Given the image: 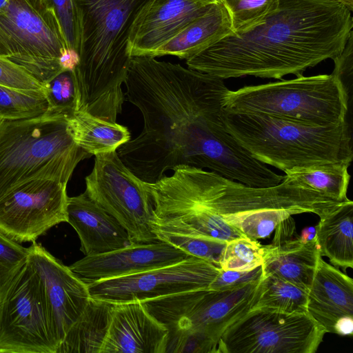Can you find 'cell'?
Wrapping results in <instances>:
<instances>
[{"instance_id": "cb8c5ba5", "label": "cell", "mask_w": 353, "mask_h": 353, "mask_svg": "<svg viewBox=\"0 0 353 353\" xmlns=\"http://www.w3.org/2000/svg\"><path fill=\"white\" fill-rule=\"evenodd\" d=\"M113 304L91 298L69 330L57 353H100Z\"/></svg>"}, {"instance_id": "5b68a950", "label": "cell", "mask_w": 353, "mask_h": 353, "mask_svg": "<svg viewBox=\"0 0 353 353\" xmlns=\"http://www.w3.org/2000/svg\"><path fill=\"white\" fill-rule=\"evenodd\" d=\"M229 132L255 159L285 171L328 163H351L352 127L346 120L310 125L270 115L225 111Z\"/></svg>"}, {"instance_id": "52a82bcc", "label": "cell", "mask_w": 353, "mask_h": 353, "mask_svg": "<svg viewBox=\"0 0 353 353\" xmlns=\"http://www.w3.org/2000/svg\"><path fill=\"white\" fill-rule=\"evenodd\" d=\"M261 280L230 290H194L141 303L168 330L165 353H216L225 330L254 306Z\"/></svg>"}, {"instance_id": "9a60e30c", "label": "cell", "mask_w": 353, "mask_h": 353, "mask_svg": "<svg viewBox=\"0 0 353 353\" xmlns=\"http://www.w3.org/2000/svg\"><path fill=\"white\" fill-rule=\"evenodd\" d=\"M28 250V258L43 288L58 351L91 299L88 285L41 244L34 241Z\"/></svg>"}, {"instance_id": "e0dca14e", "label": "cell", "mask_w": 353, "mask_h": 353, "mask_svg": "<svg viewBox=\"0 0 353 353\" xmlns=\"http://www.w3.org/2000/svg\"><path fill=\"white\" fill-rule=\"evenodd\" d=\"M202 0H149L130 31V56H148L211 6Z\"/></svg>"}, {"instance_id": "83f0119b", "label": "cell", "mask_w": 353, "mask_h": 353, "mask_svg": "<svg viewBox=\"0 0 353 353\" xmlns=\"http://www.w3.org/2000/svg\"><path fill=\"white\" fill-rule=\"evenodd\" d=\"M48 108L43 90H21L0 84V118L19 119L39 115Z\"/></svg>"}, {"instance_id": "7c38bea8", "label": "cell", "mask_w": 353, "mask_h": 353, "mask_svg": "<svg viewBox=\"0 0 353 353\" xmlns=\"http://www.w3.org/2000/svg\"><path fill=\"white\" fill-rule=\"evenodd\" d=\"M85 181V192L121 224L132 244L159 241L152 228L153 207L145 182L127 168L117 151L96 154Z\"/></svg>"}, {"instance_id": "8992f818", "label": "cell", "mask_w": 353, "mask_h": 353, "mask_svg": "<svg viewBox=\"0 0 353 353\" xmlns=\"http://www.w3.org/2000/svg\"><path fill=\"white\" fill-rule=\"evenodd\" d=\"M68 119L50 110L31 117L0 118V195L38 179L67 184L77 164L92 156L74 142Z\"/></svg>"}, {"instance_id": "7402d4cb", "label": "cell", "mask_w": 353, "mask_h": 353, "mask_svg": "<svg viewBox=\"0 0 353 353\" xmlns=\"http://www.w3.org/2000/svg\"><path fill=\"white\" fill-rule=\"evenodd\" d=\"M262 249L263 276H274L308 290L321 256L316 239L303 241L298 236Z\"/></svg>"}, {"instance_id": "ac0fdd59", "label": "cell", "mask_w": 353, "mask_h": 353, "mask_svg": "<svg viewBox=\"0 0 353 353\" xmlns=\"http://www.w3.org/2000/svg\"><path fill=\"white\" fill-rule=\"evenodd\" d=\"M168 330L140 301L114 303L100 353H165Z\"/></svg>"}, {"instance_id": "d590c367", "label": "cell", "mask_w": 353, "mask_h": 353, "mask_svg": "<svg viewBox=\"0 0 353 353\" xmlns=\"http://www.w3.org/2000/svg\"><path fill=\"white\" fill-rule=\"evenodd\" d=\"M263 277L262 266L252 270H223L210 284L208 288L214 290H225L241 287L252 282L261 281Z\"/></svg>"}, {"instance_id": "484cf974", "label": "cell", "mask_w": 353, "mask_h": 353, "mask_svg": "<svg viewBox=\"0 0 353 353\" xmlns=\"http://www.w3.org/2000/svg\"><path fill=\"white\" fill-rule=\"evenodd\" d=\"M350 163L338 162L294 168L283 171L284 179L292 184L320 192L327 197L344 201L350 175Z\"/></svg>"}, {"instance_id": "e575fe53", "label": "cell", "mask_w": 353, "mask_h": 353, "mask_svg": "<svg viewBox=\"0 0 353 353\" xmlns=\"http://www.w3.org/2000/svg\"><path fill=\"white\" fill-rule=\"evenodd\" d=\"M0 84L21 90H43L42 85L26 71L0 57Z\"/></svg>"}, {"instance_id": "8fae6325", "label": "cell", "mask_w": 353, "mask_h": 353, "mask_svg": "<svg viewBox=\"0 0 353 353\" xmlns=\"http://www.w3.org/2000/svg\"><path fill=\"white\" fill-rule=\"evenodd\" d=\"M325 333L307 312L254 308L225 330L216 353H314Z\"/></svg>"}, {"instance_id": "1f68e13d", "label": "cell", "mask_w": 353, "mask_h": 353, "mask_svg": "<svg viewBox=\"0 0 353 353\" xmlns=\"http://www.w3.org/2000/svg\"><path fill=\"white\" fill-rule=\"evenodd\" d=\"M159 241H165L186 254L208 261L219 267L226 242L163 232H156Z\"/></svg>"}, {"instance_id": "836d02e7", "label": "cell", "mask_w": 353, "mask_h": 353, "mask_svg": "<svg viewBox=\"0 0 353 353\" xmlns=\"http://www.w3.org/2000/svg\"><path fill=\"white\" fill-rule=\"evenodd\" d=\"M28 248L0 231V285L28 259Z\"/></svg>"}, {"instance_id": "4fadbf2b", "label": "cell", "mask_w": 353, "mask_h": 353, "mask_svg": "<svg viewBox=\"0 0 353 353\" xmlns=\"http://www.w3.org/2000/svg\"><path fill=\"white\" fill-rule=\"evenodd\" d=\"M220 271L213 263L192 256L172 265L87 285L92 299L112 303L141 302L208 288Z\"/></svg>"}, {"instance_id": "603a6c76", "label": "cell", "mask_w": 353, "mask_h": 353, "mask_svg": "<svg viewBox=\"0 0 353 353\" xmlns=\"http://www.w3.org/2000/svg\"><path fill=\"white\" fill-rule=\"evenodd\" d=\"M316 241L321 256L345 270L353 267V202L349 199L319 217Z\"/></svg>"}, {"instance_id": "4dcf8cb0", "label": "cell", "mask_w": 353, "mask_h": 353, "mask_svg": "<svg viewBox=\"0 0 353 353\" xmlns=\"http://www.w3.org/2000/svg\"><path fill=\"white\" fill-rule=\"evenodd\" d=\"M279 0H223L232 32L249 29L259 23L277 6Z\"/></svg>"}, {"instance_id": "3957f363", "label": "cell", "mask_w": 353, "mask_h": 353, "mask_svg": "<svg viewBox=\"0 0 353 353\" xmlns=\"http://www.w3.org/2000/svg\"><path fill=\"white\" fill-rule=\"evenodd\" d=\"M352 12L334 0H279L253 27L231 32L186 60L188 68L221 79L296 77L343 50Z\"/></svg>"}, {"instance_id": "4316f807", "label": "cell", "mask_w": 353, "mask_h": 353, "mask_svg": "<svg viewBox=\"0 0 353 353\" xmlns=\"http://www.w3.org/2000/svg\"><path fill=\"white\" fill-rule=\"evenodd\" d=\"M307 301V291L305 289L278 277L265 276L261 280L260 292L252 309L305 313Z\"/></svg>"}, {"instance_id": "7a4b0ae2", "label": "cell", "mask_w": 353, "mask_h": 353, "mask_svg": "<svg viewBox=\"0 0 353 353\" xmlns=\"http://www.w3.org/2000/svg\"><path fill=\"white\" fill-rule=\"evenodd\" d=\"M170 176L145 182L157 231L228 242L268 238L294 214L319 217L343 203L292 184L252 187L214 171L179 165Z\"/></svg>"}, {"instance_id": "d6986e66", "label": "cell", "mask_w": 353, "mask_h": 353, "mask_svg": "<svg viewBox=\"0 0 353 353\" xmlns=\"http://www.w3.org/2000/svg\"><path fill=\"white\" fill-rule=\"evenodd\" d=\"M67 216V223L77 232L80 250L85 256L108 252L132 244L121 224L85 192L68 196Z\"/></svg>"}, {"instance_id": "8d00e7d4", "label": "cell", "mask_w": 353, "mask_h": 353, "mask_svg": "<svg viewBox=\"0 0 353 353\" xmlns=\"http://www.w3.org/2000/svg\"><path fill=\"white\" fill-rule=\"evenodd\" d=\"M334 68L332 73L341 83L352 103L353 80V32L350 34L343 51L333 59Z\"/></svg>"}, {"instance_id": "6da1fadb", "label": "cell", "mask_w": 353, "mask_h": 353, "mask_svg": "<svg viewBox=\"0 0 353 353\" xmlns=\"http://www.w3.org/2000/svg\"><path fill=\"white\" fill-rule=\"evenodd\" d=\"M141 112L142 132L117 152L142 181L154 183L179 165L208 168L252 187H270L279 174L255 159L227 129L223 80L148 56L132 57L124 82Z\"/></svg>"}, {"instance_id": "d4e9b609", "label": "cell", "mask_w": 353, "mask_h": 353, "mask_svg": "<svg viewBox=\"0 0 353 353\" xmlns=\"http://www.w3.org/2000/svg\"><path fill=\"white\" fill-rule=\"evenodd\" d=\"M74 142L92 155L117 151L131 139L128 128L77 110L68 119Z\"/></svg>"}, {"instance_id": "f35d334b", "label": "cell", "mask_w": 353, "mask_h": 353, "mask_svg": "<svg viewBox=\"0 0 353 353\" xmlns=\"http://www.w3.org/2000/svg\"><path fill=\"white\" fill-rule=\"evenodd\" d=\"M353 332V317H344L340 319L334 327V334L352 335Z\"/></svg>"}, {"instance_id": "b9f144b4", "label": "cell", "mask_w": 353, "mask_h": 353, "mask_svg": "<svg viewBox=\"0 0 353 353\" xmlns=\"http://www.w3.org/2000/svg\"><path fill=\"white\" fill-rule=\"evenodd\" d=\"M206 4L210 5L216 3L223 2V0H202Z\"/></svg>"}, {"instance_id": "ffe728a7", "label": "cell", "mask_w": 353, "mask_h": 353, "mask_svg": "<svg viewBox=\"0 0 353 353\" xmlns=\"http://www.w3.org/2000/svg\"><path fill=\"white\" fill-rule=\"evenodd\" d=\"M307 313L325 331L334 334L336 323L353 317V281L319 256L307 290Z\"/></svg>"}, {"instance_id": "60d3db41", "label": "cell", "mask_w": 353, "mask_h": 353, "mask_svg": "<svg viewBox=\"0 0 353 353\" xmlns=\"http://www.w3.org/2000/svg\"><path fill=\"white\" fill-rule=\"evenodd\" d=\"M341 3L347 8L351 12L353 10V0H334Z\"/></svg>"}, {"instance_id": "f1b7e54d", "label": "cell", "mask_w": 353, "mask_h": 353, "mask_svg": "<svg viewBox=\"0 0 353 353\" xmlns=\"http://www.w3.org/2000/svg\"><path fill=\"white\" fill-rule=\"evenodd\" d=\"M263 263L262 245L247 236L226 242L219 263L223 270H252Z\"/></svg>"}, {"instance_id": "ba28073f", "label": "cell", "mask_w": 353, "mask_h": 353, "mask_svg": "<svg viewBox=\"0 0 353 353\" xmlns=\"http://www.w3.org/2000/svg\"><path fill=\"white\" fill-rule=\"evenodd\" d=\"M350 105L332 74L228 90L223 99L227 112L261 114L316 125L346 121Z\"/></svg>"}, {"instance_id": "44dd1931", "label": "cell", "mask_w": 353, "mask_h": 353, "mask_svg": "<svg viewBox=\"0 0 353 353\" xmlns=\"http://www.w3.org/2000/svg\"><path fill=\"white\" fill-rule=\"evenodd\" d=\"M232 32L231 21L223 2L211 5L151 55H172L189 59Z\"/></svg>"}, {"instance_id": "ab89813d", "label": "cell", "mask_w": 353, "mask_h": 353, "mask_svg": "<svg viewBox=\"0 0 353 353\" xmlns=\"http://www.w3.org/2000/svg\"><path fill=\"white\" fill-rule=\"evenodd\" d=\"M300 239L303 241H310L316 239L315 227H308L303 230Z\"/></svg>"}, {"instance_id": "30bf717a", "label": "cell", "mask_w": 353, "mask_h": 353, "mask_svg": "<svg viewBox=\"0 0 353 353\" xmlns=\"http://www.w3.org/2000/svg\"><path fill=\"white\" fill-rule=\"evenodd\" d=\"M43 288L29 258L0 285V353H57Z\"/></svg>"}, {"instance_id": "9c48e42d", "label": "cell", "mask_w": 353, "mask_h": 353, "mask_svg": "<svg viewBox=\"0 0 353 353\" xmlns=\"http://www.w3.org/2000/svg\"><path fill=\"white\" fill-rule=\"evenodd\" d=\"M0 57L17 65L42 86L78 56L67 47L53 11L43 0H9L0 9Z\"/></svg>"}, {"instance_id": "d6a6232c", "label": "cell", "mask_w": 353, "mask_h": 353, "mask_svg": "<svg viewBox=\"0 0 353 353\" xmlns=\"http://www.w3.org/2000/svg\"><path fill=\"white\" fill-rule=\"evenodd\" d=\"M51 8L59 23L68 50L77 55L79 29L72 0H43Z\"/></svg>"}, {"instance_id": "f546056e", "label": "cell", "mask_w": 353, "mask_h": 353, "mask_svg": "<svg viewBox=\"0 0 353 353\" xmlns=\"http://www.w3.org/2000/svg\"><path fill=\"white\" fill-rule=\"evenodd\" d=\"M48 108L69 118L77 110V88L74 73L65 70L43 85Z\"/></svg>"}, {"instance_id": "5bb4252c", "label": "cell", "mask_w": 353, "mask_h": 353, "mask_svg": "<svg viewBox=\"0 0 353 353\" xmlns=\"http://www.w3.org/2000/svg\"><path fill=\"white\" fill-rule=\"evenodd\" d=\"M67 184L38 179L0 195V231L18 242H34L49 229L67 222Z\"/></svg>"}, {"instance_id": "74e56055", "label": "cell", "mask_w": 353, "mask_h": 353, "mask_svg": "<svg viewBox=\"0 0 353 353\" xmlns=\"http://www.w3.org/2000/svg\"><path fill=\"white\" fill-rule=\"evenodd\" d=\"M275 234L272 244L280 243L292 239L295 234V225L292 216L281 222L275 228Z\"/></svg>"}, {"instance_id": "277c9868", "label": "cell", "mask_w": 353, "mask_h": 353, "mask_svg": "<svg viewBox=\"0 0 353 353\" xmlns=\"http://www.w3.org/2000/svg\"><path fill=\"white\" fill-rule=\"evenodd\" d=\"M148 1L72 0L79 29L78 60L72 70L77 110L116 122L131 59L130 31Z\"/></svg>"}, {"instance_id": "2e32d148", "label": "cell", "mask_w": 353, "mask_h": 353, "mask_svg": "<svg viewBox=\"0 0 353 353\" xmlns=\"http://www.w3.org/2000/svg\"><path fill=\"white\" fill-rule=\"evenodd\" d=\"M190 256L170 243L158 241L134 243L108 252L85 256L69 268L88 284L165 267Z\"/></svg>"}]
</instances>
